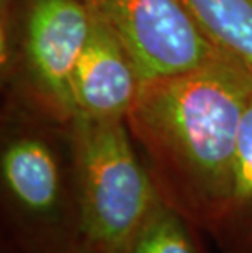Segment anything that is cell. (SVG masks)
I'll use <instances>...</instances> for the list:
<instances>
[{
	"label": "cell",
	"instance_id": "6da1fadb",
	"mask_svg": "<svg viewBox=\"0 0 252 253\" xmlns=\"http://www.w3.org/2000/svg\"><path fill=\"white\" fill-rule=\"evenodd\" d=\"M252 71L231 56L144 80L126 126L160 201L210 234L226 206Z\"/></svg>",
	"mask_w": 252,
	"mask_h": 253
},
{
	"label": "cell",
	"instance_id": "9c48e42d",
	"mask_svg": "<svg viewBox=\"0 0 252 253\" xmlns=\"http://www.w3.org/2000/svg\"><path fill=\"white\" fill-rule=\"evenodd\" d=\"M194 230V225L159 201L130 253H198Z\"/></svg>",
	"mask_w": 252,
	"mask_h": 253
},
{
	"label": "cell",
	"instance_id": "ba28073f",
	"mask_svg": "<svg viewBox=\"0 0 252 253\" xmlns=\"http://www.w3.org/2000/svg\"><path fill=\"white\" fill-rule=\"evenodd\" d=\"M214 46L252 71V0H182Z\"/></svg>",
	"mask_w": 252,
	"mask_h": 253
},
{
	"label": "cell",
	"instance_id": "277c9868",
	"mask_svg": "<svg viewBox=\"0 0 252 253\" xmlns=\"http://www.w3.org/2000/svg\"><path fill=\"white\" fill-rule=\"evenodd\" d=\"M90 20L82 0H15L0 17L3 101L71 125L72 80Z\"/></svg>",
	"mask_w": 252,
	"mask_h": 253
},
{
	"label": "cell",
	"instance_id": "8fae6325",
	"mask_svg": "<svg viewBox=\"0 0 252 253\" xmlns=\"http://www.w3.org/2000/svg\"><path fill=\"white\" fill-rule=\"evenodd\" d=\"M71 253H84L82 250H76V252H71Z\"/></svg>",
	"mask_w": 252,
	"mask_h": 253
},
{
	"label": "cell",
	"instance_id": "30bf717a",
	"mask_svg": "<svg viewBox=\"0 0 252 253\" xmlns=\"http://www.w3.org/2000/svg\"><path fill=\"white\" fill-rule=\"evenodd\" d=\"M13 2L15 0H0V17H3V15L12 8Z\"/></svg>",
	"mask_w": 252,
	"mask_h": 253
},
{
	"label": "cell",
	"instance_id": "3957f363",
	"mask_svg": "<svg viewBox=\"0 0 252 253\" xmlns=\"http://www.w3.org/2000/svg\"><path fill=\"white\" fill-rule=\"evenodd\" d=\"M79 245L84 253H130L160 198L126 121L76 116Z\"/></svg>",
	"mask_w": 252,
	"mask_h": 253
},
{
	"label": "cell",
	"instance_id": "5b68a950",
	"mask_svg": "<svg viewBox=\"0 0 252 253\" xmlns=\"http://www.w3.org/2000/svg\"><path fill=\"white\" fill-rule=\"evenodd\" d=\"M120 38L144 80L190 71L219 52L182 0H82Z\"/></svg>",
	"mask_w": 252,
	"mask_h": 253
},
{
	"label": "cell",
	"instance_id": "52a82bcc",
	"mask_svg": "<svg viewBox=\"0 0 252 253\" xmlns=\"http://www.w3.org/2000/svg\"><path fill=\"white\" fill-rule=\"evenodd\" d=\"M208 235L221 253H252V96L241 123L226 206Z\"/></svg>",
	"mask_w": 252,
	"mask_h": 253
},
{
	"label": "cell",
	"instance_id": "8992f818",
	"mask_svg": "<svg viewBox=\"0 0 252 253\" xmlns=\"http://www.w3.org/2000/svg\"><path fill=\"white\" fill-rule=\"evenodd\" d=\"M90 18L72 80L76 116L126 121L144 77L120 38L99 18Z\"/></svg>",
	"mask_w": 252,
	"mask_h": 253
},
{
	"label": "cell",
	"instance_id": "7a4b0ae2",
	"mask_svg": "<svg viewBox=\"0 0 252 253\" xmlns=\"http://www.w3.org/2000/svg\"><path fill=\"white\" fill-rule=\"evenodd\" d=\"M0 193L8 229L28 253L80 250L71 125L3 101Z\"/></svg>",
	"mask_w": 252,
	"mask_h": 253
}]
</instances>
